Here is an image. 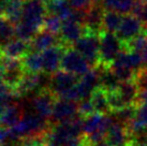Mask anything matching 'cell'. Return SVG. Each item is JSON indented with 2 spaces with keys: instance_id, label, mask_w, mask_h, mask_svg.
I'll return each mask as SVG.
<instances>
[{
  "instance_id": "6da1fadb",
  "label": "cell",
  "mask_w": 147,
  "mask_h": 146,
  "mask_svg": "<svg viewBox=\"0 0 147 146\" xmlns=\"http://www.w3.org/2000/svg\"><path fill=\"white\" fill-rule=\"evenodd\" d=\"M46 14V4L42 0H25L21 22L15 26L17 38L31 40L43 27Z\"/></svg>"
},
{
  "instance_id": "7a4b0ae2",
  "label": "cell",
  "mask_w": 147,
  "mask_h": 146,
  "mask_svg": "<svg viewBox=\"0 0 147 146\" xmlns=\"http://www.w3.org/2000/svg\"><path fill=\"white\" fill-rule=\"evenodd\" d=\"M113 122V117L107 114L94 113L83 117L82 131L87 144L91 146L102 142Z\"/></svg>"
},
{
  "instance_id": "3957f363",
  "label": "cell",
  "mask_w": 147,
  "mask_h": 146,
  "mask_svg": "<svg viewBox=\"0 0 147 146\" xmlns=\"http://www.w3.org/2000/svg\"><path fill=\"white\" fill-rule=\"evenodd\" d=\"M51 129V122L47 118H44L31 112H27L23 115L21 120L11 128V134L18 139H26L29 137L44 135Z\"/></svg>"
},
{
  "instance_id": "277c9868",
  "label": "cell",
  "mask_w": 147,
  "mask_h": 146,
  "mask_svg": "<svg viewBox=\"0 0 147 146\" xmlns=\"http://www.w3.org/2000/svg\"><path fill=\"white\" fill-rule=\"evenodd\" d=\"M73 47L86 58L91 67L100 65V34L86 30L85 34L73 44Z\"/></svg>"
},
{
  "instance_id": "5b68a950",
  "label": "cell",
  "mask_w": 147,
  "mask_h": 146,
  "mask_svg": "<svg viewBox=\"0 0 147 146\" xmlns=\"http://www.w3.org/2000/svg\"><path fill=\"white\" fill-rule=\"evenodd\" d=\"M123 43L117 34L103 31L100 34V65L111 67L116 57L123 52Z\"/></svg>"
},
{
  "instance_id": "8992f818",
  "label": "cell",
  "mask_w": 147,
  "mask_h": 146,
  "mask_svg": "<svg viewBox=\"0 0 147 146\" xmlns=\"http://www.w3.org/2000/svg\"><path fill=\"white\" fill-rule=\"evenodd\" d=\"M78 75L67 72L65 70H58L51 75L49 90L55 97L63 98L70 90L78 85Z\"/></svg>"
},
{
  "instance_id": "52a82bcc",
  "label": "cell",
  "mask_w": 147,
  "mask_h": 146,
  "mask_svg": "<svg viewBox=\"0 0 147 146\" xmlns=\"http://www.w3.org/2000/svg\"><path fill=\"white\" fill-rule=\"evenodd\" d=\"M0 72L5 83L12 89L15 90V88L20 84V82L22 81V78L24 77L25 73L27 71L24 66V61L21 58L4 57Z\"/></svg>"
},
{
  "instance_id": "ba28073f",
  "label": "cell",
  "mask_w": 147,
  "mask_h": 146,
  "mask_svg": "<svg viewBox=\"0 0 147 146\" xmlns=\"http://www.w3.org/2000/svg\"><path fill=\"white\" fill-rule=\"evenodd\" d=\"M78 116H81L78 114V102L65 99V98H59V100H56L54 104L53 112L49 117L51 119L49 122L52 125H56V124L72 120Z\"/></svg>"
},
{
  "instance_id": "9c48e42d",
  "label": "cell",
  "mask_w": 147,
  "mask_h": 146,
  "mask_svg": "<svg viewBox=\"0 0 147 146\" xmlns=\"http://www.w3.org/2000/svg\"><path fill=\"white\" fill-rule=\"evenodd\" d=\"M91 66L83 55L76 49H65L61 59V69L67 72L73 73L78 76H82L90 70Z\"/></svg>"
},
{
  "instance_id": "30bf717a",
  "label": "cell",
  "mask_w": 147,
  "mask_h": 146,
  "mask_svg": "<svg viewBox=\"0 0 147 146\" xmlns=\"http://www.w3.org/2000/svg\"><path fill=\"white\" fill-rule=\"evenodd\" d=\"M55 102H56V97L53 93L49 90H43L36 96L29 98L27 105L29 112L49 119Z\"/></svg>"
},
{
  "instance_id": "8fae6325",
  "label": "cell",
  "mask_w": 147,
  "mask_h": 146,
  "mask_svg": "<svg viewBox=\"0 0 147 146\" xmlns=\"http://www.w3.org/2000/svg\"><path fill=\"white\" fill-rule=\"evenodd\" d=\"M143 32H145L143 23L138 17H135L133 14H131V15L127 14L123 17L121 24L119 26L116 34L121 40L123 44H127Z\"/></svg>"
},
{
  "instance_id": "7c38bea8",
  "label": "cell",
  "mask_w": 147,
  "mask_h": 146,
  "mask_svg": "<svg viewBox=\"0 0 147 146\" xmlns=\"http://www.w3.org/2000/svg\"><path fill=\"white\" fill-rule=\"evenodd\" d=\"M100 87V76H99V70L96 67L94 70H89L87 73L81 76L76 85L80 101L89 99L91 95L96 89Z\"/></svg>"
},
{
  "instance_id": "4fadbf2b",
  "label": "cell",
  "mask_w": 147,
  "mask_h": 146,
  "mask_svg": "<svg viewBox=\"0 0 147 146\" xmlns=\"http://www.w3.org/2000/svg\"><path fill=\"white\" fill-rule=\"evenodd\" d=\"M63 47L55 45L53 47L41 52L42 58V72L53 74L61 68V59L63 55Z\"/></svg>"
},
{
  "instance_id": "5bb4252c",
  "label": "cell",
  "mask_w": 147,
  "mask_h": 146,
  "mask_svg": "<svg viewBox=\"0 0 147 146\" xmlns=\"http://www.w3.org/2000/svg\"><path fill=\"white\" fill-rule=\"evenodd\" d=\"M104 7L102 4L92 3L86 10L85 28L87 31L101 34L103 32V17H104Z\"/></svg>"
},
{
  "instance_id": "9a60e30c",
  "label": "cell",
  "mask_w": 147,
  "mask_h": 146,
  "mask_svg": "<svg viewBox=\"0 0 147 146\" xmlns=\"http://www.w3.org/2000/svg\"><path fill=\"white\" fill-rule=\"evenodd\" d=\"M86 32L85 26L72 18L63 20L60 30V39L65 44H74Z\"/></svg>"
},
{
  "instance_id": "2e32d148",
  "label": "cell",
  "mask_w": 147,
  "mask_h": 146,
  "mask_svg": "<svg viewBox=\"0 0 147 146\" xmlns=\"http://www.w3.org/2000/svg\"><path fill=\"white\" fill-rule=\"evenodd\" d=\"M130 137L131 133L128 127L117 122H113L105 135V142L110 146H128Z\"/></svg>"
},
{
  "instance_id": "e0dca14e",
  "label": "cell",
  "mask_w": 147,
  "mask_h": 146,
  "mask_svg": "<svg viewBox=\"0 0 147 146\" xmlns=\"http://www.w3.org/2000/svg\"><path fill=\"white\" fill-rule=\"evenodd\" d=\"M58 41H59V39L56 36V33H53L46 29H43V30L38 31L32 39L29 41L30 51L36 52V53H41L49 47L58 45Z\"/></svg>"
},
{
  "instance_id": "ac0fdd59",
  "label": "cell",
  "mask_w": 147,
  "mask_h": 146,
  "mask_svg": "<svg viewBox=\"0 0 147 146\" xmlns=\"http://www.w3.org/2000/svg\"><path fill=\"white\" fill-rule=\"evenodd\" d=\"M30 52V43L29 41L23 40L21 38H14L3 46L1 53L4 57L8 58H24Z\"/></svg>"
},
{
  "instance_id": "d6986e66",
  "label": "cell",
  "mask_w": 147,
  "mask_h": 146,
  "mask_svg": "<svg viewBox=\"0 0 147 146\" xmlns=\"http://www.w3.org/2000/svg\"><path fill=\"white\" fill-rule=\"evenodd\" d=\"M99 76H100V87L106 90L107 93H113L117 89L121 82L116 76L115 72L111 67H104L99 65Z\"/></svg>"
},
{
  "instance_id": "ffe728a7",
  "label": "cell",
  "mask_w": 147,
  "mask_h": 146,
  "mask_svg": "<svg viewBox=\"0 0 147 146\" xmlns=\"http://www.w3.org/2000/svg\"><path fill=\"white\" fill-rule=\"evenodd\" d=\"M23 115V109L20 103L10 105L0 114V127L11 129L21 120Z\"/></svg>"
},
{
  "instance_id": "44dd1931",
  "label": "cell",
  "mask_w": 147,
  "mask_h": 146,
  "mask_svg": "<svg viewBox=\"0 0 147 146\" xmlns=\"http://www.w3.org/2000/svg\"><path fill=\"white\" fill-rule=\"evenodd\" d=\"M89 99L92 104L94 113L109 114L110 112H112L110 100H109V93L103 88L99 87L98 89L94 90Z\"/></svg>"
},
{
  "instance_id": "7402d4cb",
  "label": "cell",
  "mask_w": 147,
  "mask_h": 146,
  "mask_svg": "<svg viewBox=\"0 0 147 146\" xmlns=\"http://www.w3.org/2000/svg\"><path fill=\"white\" fill-rule=\"evenodd\" d=\"M45 4L47 13L55 14L62 20H68L74 11V8L71 5L69 0H51Z\"/></svg>"
},
{
  "instance_id": "603a6c76",
  "label": "cell",
  "mask_w": 147,
  "mask_h": 146,
  "mask_svg": "<svg viewBox=\"0 0 147 146\" xmlns=\"http://www.w3.org/2000/svg\"><path fill=\"white\" fill-rule=\"evenodd\" d=\"M123 47L128 51L131 52H135L141 56L142 60H143L144 67L147 66V32H143L136 36L135 39L130 41L129 43L123 44Z\"/></svg>"
},
{
  "instance_id": "cb8c5ba5",
  "label": "cell",
  "mask_w": 147,
  "mask_h": 146,
  "mask_svg": "<svg viewBox=\"0 0 147 146\" xmlns=\"http://www.w3.org/2000/svg\"><path fill=\"white\" fill-rule=\"evenodd\" d=\"M16 36L15 25L4 15H0V51Z\"/></svg>"
},
{
  "instance_id": "d4e9b609",
  "label": "cell",
  "mask_w": 147,
  "mask_h": 146,
  "mask_svg": "<svg viewBox=\"0 0 147 146\" xmlns=\"http://www.w3.org/2000/svg\"><path fill=\"white\" fill-rule=\"evenodd\" d=\"M136 0H103V7L106 10H112L120 13L121 15H127L132 13Z\"/></svg>"
},
{
  "instance_id": "484cf974",
  "label": "cell",
  "mask_w": 147,
  "mask_h": 146,
  "mask_svg": "<svg viewBox=\"0 0 147 146\" xmlns=\"http://www.w3.org/2000/svg\"><path fill=\"white\" fill-rule=\"evenodd\" d=\"M147 127V104H138L136 113L128 129L130 133L142 131Z\"/></svg>"
},
{
  "instance_id": "4316f807",
  "label": "cell",
  "mask_w": 147,
  "mask_h": 146,
  "mask_svg": "<svg viewBox=\"0 0 147 146\" xmlns=\"http://www.w3.org/2000/svg\"><path fill=\"white\" fill-rule=\"evenodd\" d=\"M121 14L116 11H112V10H107L104 13V17H103V31L106 32H117L119 26L121 24L123 20Z\"/></svg>"
},
{
  "instance_id": "83f0119b",
  "label": "cell",
  "mask_w": 147,
  "mask_h": 146,
  "mask_svg": "<svg viewBox=\"0 0 147 146\" xmlns=\"http://www.w3.org/2000/svg\"><path fill=\"white\" fill-rule=\"evenodd\" d=\"M136 107L138 105H128L125 106L123 109H119L117 111L112 112V117L114 119V122H117L119 124H123L126 127L130 126L131 122L133 120V118L136 113Z\"/></svg>"
},
{
  "instance_id": "f1b7e54d",
  "label": "cell",
  "mask_w": 147,
  "mask_h": 146,
  "mask_svg": "<svg viewBox=\"0 0 147 146\" xmlns=\"http://www.w3.org/2000/svg\"><path fill=\"white\" fill-rule=\"evenodd\" d=\"M24 2L25 0H10V2L8 4L4 16L8 17L15 26L21 22Z\"/></svg>"
},
{
  "instance_id": "f546056e",
  "label": "cell",
  "mask_w": 147,
  "mask_h": 146,
  "mask_svg": "<svg viewBox=\"0 0 147 146\" xmlns=\"http://www.w3.org/2000/svg\"><path fill=\"white\" fill-rule=\"evenodd\" d=\"M24 66L26 68L27 72H42V58L41 53H36V52H31V53L27 54L24 57Z\"/></svg>"
},
{
  "instance_id": "4dcf8cb0",
  "label": "cell",
  "mask_w": 147,
  "mask_h": 146,
  "mask_svg": "<svg viewBox=\"0 0 147 146\" xmlns=\"http://www.w3.org/2000/svg\"><path fill=\"white\" fill-rule=\"evenodd\" d=\"M62 23L63 20L61 18H59L57 15L55 14H51V13H47L46 16H45L44 20V25H43V28L49 30L53 33H59L60 30H61L62 27Z\"/></svg>"
},
{
  "instance_id": "1f68e13d",
  "label": "cell",
  "mask_w": 147,
  "mask_h": 146,
  "mask_svg": "<svg viewBox=\"0 0 147 146\" xmlns=\"http://www.w3.org/2000/svg\"><path fill=\"white\" fill-rule=\"evenodd\" d=\"M132 14L135 17H138L143 24L147 25V3L144 0H136Z\"/></svg>"
},
{
  "instance_id": "d6a6232c",
  "label": "cell",
  "mask_w": 147,
  "mask_h": 146,
  "mask_svg": "<svg viewBox=\"0 0 147 146\" xmlns=\"http://www.w3.org/2000/svg\"><path fill=\"white\" fill-rule=\"evenodd\" d=\"M134 82L140 91L147 90V66L139 70V72L135 75Z\"/></svg>"
},
{
  "instance_id": "836d02e7",
  "label": "cell",
  "mask_w": 147,
  "mask_h": 146,
  "mask_svg": "<svg viewBox=\"0 0 147 146\" xmlns=\"http://www.w3.org/2000/svg\"><path fill=\"white\" fill-rule=\"evenodd\" d=\"M94 107L92 104L90 102V99H86V100H82L78 103V114L82 116V117H86L90 114H94Z\"/></svg>"
},
{
  "instance_id": "e575fe53",
  "label": "cell",
  "mask_w": 147,
  "mask_h": 146,
  "mask_svg": "<svg viewBox=\"0 0 147 146\" xmlns=\"http://www.w3.org/2000/svg\"><path fill=\"white\" fill-rule=\"evenodd\" d=\"M71 5L74 9L87 10L92 4V0H69Z\"/></svg>"
},
{
  "instance_id": "d590c367",
  "label": "cell",
  "mask_w": 147,
  "mask_h": 146,
  "mask_svg": "<svg viewBox=\"0 0 147 146\" xmlns=\"http://www.w3.org/2000/svg\"><path fill=\"white\" fill-rule=\"evenodd\" d=\"M10 138V129L0 127V145H3Z\"/></svg>"
},
{
  "instance_id": "8d00e7d4",
  "label": "cell",
  "mask_w": 147,
  "mask_h": 146,
  "mask_svg": "<svg viewBox=\"0 0 147 146\" xmlns=\"http://www.w3.org/2000/svg\"><path fill=\"white\" fill-rule=\"evenodd\" d=\"M10 91H13V89L5 83V81H4L2 75H1V72H0V95L10 93Z\"/></svg>"
},
{
  "instance_id": "74e56055",
  "label": "cell",
  "mask_w": 147,
  "mask_h": 146,
  "mask_svg": "<svg viewBox=\"0 0 147 146\" xmlns=\"http://www.w3.org/2000/svg\"><path fill=\"white\" fill-rule=\"evenodd\" d=\"M138 104H147V90L140 91L138 97Z\"/></svg>"
},
{
  "instance_id": "f35d334b",
  "label": "cell",
  "mask_w": 147,
  "mask_h": 146,
  "mask_svg": "<svg viewBox=\"0 0 147 146\" xmlns=\"http://www.w3.org/2000/svg\"><path fill=\"white\" fill-rule=\"evenodd\" d=\"M10 0H0V15H4Z\"/></svg>"
},
{
  "instance_id": "ab89813d",
  "label": "cell",
  "mask_w": 147,
  "mask_h": 146,
  "mask_svg": "<svg viewBox=\"0 0 147 146\" xmlns=\"http://www.w3.org/2000/svg\"><path fill=\"white\" fill-rule=\"evenodd\" d=\"M91 146H110L109 144L106 142H104V141H102V142H99L97 143V144H94V145H91Z\"/></svg>"
},
{
  "instance_id": "60d3db41",
  "label": "cell",
  "mask_w": 147,
  "mask_h": 146,
  "mask_svg": "<svg viewBox=\"0 0 147 146\" xmlns=\"http://www.w3.org/2000/svg\"><path fill=\"white\" fill-rule=\"evenodd\" d=\"M3 58L4 56L2 55V53H1V51H0V69H1V67H2V62H3Z\"/></svg>"
},
{
  "instance_id": "b9f144b4",
  "label": "cell",
  "mask_w": 147,
  "mask_h": 146,
  "mask_svg": "<svg viewBox=\"0 0 147 146\" xmlns=\"http://www.w3.org/2000/svg\"><path fill=\"white\" fill-rule=\"evenodd\" d=\"M101 2H103V0H92V3L96 4H101Z\"/></svg>"
},
{
  "instance_id": "7bdbcfd3",
  "label": "cell",
  "mask_w": 147,
  "mask_h": 146,
  "mask_svg": "<svg viewBox=\"0 0 147 146\" xmlns=\"http://www.w3.org/2000/svg\"><path fill=\"white\" fill-rule=\"evenodd\" d=\"M42 1H43V2H45V3H46V2H49V1H51V0H42Z\"/></svg>"
},
{
  "instance_id": "ee69618b",
  "label": "cell",
  "mask_w": 147,
  "mask_h": 146,
  "mask_svg": "<svg viewBox=\"0 0 147 146\" xmlns=\"http://www.w3.org/2000/svg\"><path fill=\"white\" fill-rule=\"evenodd\" d=\"M144 1H145V2H146V3H147V0H144Z\"/></svg>"
},
{
  "instance_id": "f6af8a7d",
  "label": "cell",
  "mask_w": 147,
  "mask_h": 146,
  "mask_svg": "<svg viewBox=\"0 0 147 146\" xmlns=\"http://www.w3.org/2000/svg\"><path fill=\"white\" fill-rule=\"evenodd\" d=\"M0 146H2V145H0Z\"/></svg>"
}]
</instances>
